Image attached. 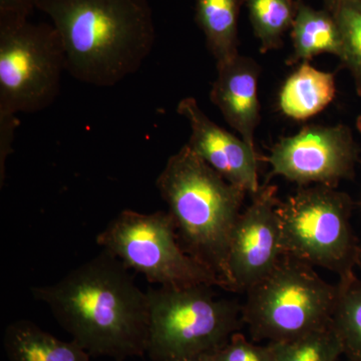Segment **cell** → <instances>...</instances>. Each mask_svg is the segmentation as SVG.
<instances>
[{
  "label": "cell",
  "mask_w": 361,
  "mask_h": 361,
  "mask_svg": "<svg viewBox=\"0 0 361 361\" xmlns=\"http://www.w3.org/2000/svg\"><path fill=\"white\" fill-rule=\"evenodd\" d=\"M130 269L103 250L54 284L30 289L90 356L116 361L146 355L149 303Z\"/></svg>",
  "instance_id": "6da1fadb"
},
{
  "label": "cell",
  "mask_w": 361,
  "mask_h": 361,
  "mask_svg": "<svg viewBox=\"0 0 361 361\" xmlns=\"http://www.w3.org/2000/svg\"><path fill=\"white\" fill-rule=\"evenodd\" d=\"M58 30L66 71L78 82L111 87L134 75L156 42L149 0H39Z\"/></svg>",
  "instance_id": "7a4b0ae2"
},
{
  "label": "cell",
  "mask_w": 361,
  "mask_h": 361,
  "mask_svg": "<svg viewBox=\"0 0 361 361\" xmlns=\"http://www.w3.org/2000/svg\"><path fill=\"white\" fill-rule=\"evenodd\" d=\"M156 187L180 246L215 273L226 289L230 239L247 192L228 182L187 145L168 159Z\"/></svg>",
  "instance_id": "3957f363"
},
{
  "label": "cell",
  "mask_w": 361,
  "mask_h": 361,
  "mask_svg": "<svg viewBox=\"0 0 361 361\" xmlns=\"http://www.w3.org/2000/svg\"><path fill=\"white\" fill-rule=\"evenodd\" d=\"M337 293V284L327 283L313 266L283 255L246 292L242 319L255 341H289L330 326Z\"/></svg>",
  "instance_id": "277c9868"
},
{
  "label": "cell",
  "mask_w": 361,
  "mask_h": 361,
  "mask_svg": "<svg viewBox=\"0 0 361 361\" xmlns=\"http://www.w3.org/2000/svg\"><path fill=\"white\" fill-rule=\"evenodd\" d=\"M210 285L147 290L149 336L146 355L176 361L222 346L241 329L242 307L216 297Z\"/></svg>",
  "instance_id": "5b68a950"
},
{
  "label": "cell",
  "mask_w": 361,
  "mask_h": 361,
  "mask_svg": "<svg viewBox=\"0 0 361 361\" xmlns=\"http://www.w3.org/2000/svg\"><path fill=\"white\" fill-rule=\"evenodd\" d=\"M283 255L331 271L339 279L355 274L360 244L350 224L353 200L336 188L300 187L279 202Z\"/></svg>",
  "instance_id": "8992f818"
},
{
  "label": "cell",
  "mask_w": 361,
  "mask_h": 361,
  "mask_svg": "<svg viewBox=\"0 0 361 361\" xmlns=\"http://www.w3.org/2000/svg\"><path fill=\"white\" fill-rule=\"evenodd\" d=\"M63 71L65 49L51 23L0 21V118L49 108Z\"/></svg>",
  "instance_id": "52a82bcc"
},
{
  "label": "cell",
  "mask_w": 361,
  "mask_h": 361,
  "mask_svg": "<svg viewBox=\"0 0 361 361\" xmlns=\"http://www.w3.org/2000/svg\"><path fill=\"white\" fill-rule=\"evenodd\" d=\"M96 242L126 267L159 287L210 285L223 288L219 277L180 246L168 211L145 214L123 210L97 234Z\"/></svg>",
  "instance_id": "ba28073f"
},
{
  "label": "cell",
  "mask_w": 361,
  "mask_h": 361,
  "mask_svg": "<svg viewBox=\"0 0 361 361\" xmlns=\"http://www.w3.org/2000/svg\"><path fill=\"white\" fill-rule=\"evenodd\" d=\"M360 147L345 125H310L297 134L280 139L265 161L269 178L280 176L298 186L336 188L355 177Z\"/></svg>",
  "instance_id": "9c48e42d"
},
{
  "label": "cell",
  "mask_w": 361,
  "mask_h": 361,
  "mask_svg": "<svg viewBox=\"0 0 361 361\" xmlns=\"http://www.w3.org/2000/svg\"><path fill=\"white\" fill-rule=\"evenodd\" d=\"M276 187H261L233 229L226 289L247 292L276 267L283 256Z\"/></svg>",
  "instance_id": "30bf717a"
},
{
  "label": "cell",
  "mask_w": 361,
  "mask_h": 361,
  "mask_svg": "<svg viewBox=\"0 0 361 361\" xmlns=\"http://www.w3.org/2000/svg\"><path fill=\"white\" fill-rule=\"evenodd\" d=\"M177 113L191 129L187 144L190 149L228 182L247 193L257 194L261 187L256 149L214 123L194 97L183 99L178 104Z\"/></svg>",
  "instance_id": "8fae6325"
},
{
  "label": "cell",
  "mask_w": 361,
  "mask_h": 361,
  "mask_svg": "<svg viewBox=\"0 0 361 361\" xmlns=\"http://www.w3.org/2000/svg\"><path fill=\"white\" fill-rule=\"evenodd\" d=\"M218 75L210 99L219 109L228 125L244 142L255 148L256 128L260 123L258 80L261 68L253 59L238 56L217 66Z\"/></svg>",
  "instance_id": "7c38bea8"
},
{
  "label": "cell",
  "mask_w": 361,
  "mask_h": 361,
  "mask_svg": "<svg viewBox=\"0 0 361 361\" xmlns=\"http://www.w3.org/2000/svg\"><path fill=\"white\" fill-rule=\"evenodd\" d=\"M4 346L9 361H90L77 342L61 341L30 320L9 323Z\"/></svg>",
  "instance_id": "4fadbf2b"
},
{
  "label": "cell",
  "mask_w": 361,
  "mask_h": 361,
  "mask_svg": "<svg viewBox=\"0 0 361 361\" xmlns=\"http://www.w3.org/2000/svg\"><path fill=\"white\" fill-rule=\"evenodd\" d=\"M336 94L334 73L302 63L282 85L279 109L288 118L305 121L322 113Z\"/></svg>",
  "instance_id": "5bb4252c"
},
{
  "label": "cell",
  "mask_w": 361,
  "mask_h": 361,
  "mask_svg": "<svg viewBox=\"0 0 361 361\" xmlns=\"http://www.w3.org/2000/svg\"><path fill=\"white\" fill-rule=\"evenodd\" d=\"M293 54L287 63H308L316 56L330 54L341 59L342 42L338 26L327 9H315L299 1L291 28Z\"/></svg>",
  "instance_id": "9a60e30c"
},
{
  "label": "cell",
  "mask_w": 361,
  "mask_h": 361,
  "mask_svg": "<svg viewBox=\"0 0 361 361\" xmlns=\"http://www.w3.org/2000/svg\"><path fill=\"white\" fill-rule=\"evenodd\" d=\"M245 0H195V20L216 66L238 56V23Z\"/></svg>",
  "instance_id": "2e32d148"
},
{
  "label": "cell",
  "mask_w": 361,
  "mask_h": 361,
  "mask_svg": "<svg viewBox=\"0 0 361 361\" xmlns=\"http://www.w3.org/2000/svg\"><path fill=\"white\" fill-rule=\"evenodd\" d=\"M331 325L348 360L361 361V279L341 278Z\"/></svg>",
  "instance_id": "e0dca14e"
},
{
  "label": "cell",
  "mask_w": 361,
  "mask_h": 361,
  "mask_svg": "<svg viewBox=\"0 0 361 361\" xmlns=\"http://www.w3.org/2000/svg\"><path fill=\"white\" fill-rule=\"evenodd\" d=\"M260 52L281 47L285 32L291 30L299 0H245Z\"/></svg>",
  "instance_id": "ac0fdd59"
},
{
  "label": "cell",
  "mask_w": 361,
  "mask_h": 361,
  "mask_svg": "<svg viewBox=\"0 0 361 361\" xmlns=\"http://www.w3.org/2000/svg\"><path fill=\"white\" fill-rule=\"evenodd\" d=\"M336 20L341 32V61L355 80V90L361 97V1L358 0H322Z\"/></svg>",
  "instance_id": "d6986e66"
},
{
  "label": "cell",
  "mask_w": 361,
  "mask_h": 361,
  "mask_svg": "<svg viewBox=\"0 0 361 361\" xmlns=\"http://www.w3.org/2000/svg\"><path fill=\"white\" fill-rule=\"evenodd\" d=\"M268 343L273 361H338L343 355L332 325L289 341Z\"/></svg>",
  "instance_id": "ffe728a7"
},
{
  "label": "cell",
  "mask_w": 361,
  "mask_h": 361,
  "mask_svg": "<svg viewBox=\"0 0 361 361\" xmlns=\"http://www.w3.org/2000/svg\"><path fill=\"white\" fill-rule=\"evenodd\" d=\"M212 355L214 361H273L269 343L257 345L247 341L239 332L212 351Z\"/></svg>",
  "instance_id": "44dd1931"
},
{
  "label": "cell",
  "mask_w": 361,
  "mask_h": 361,
  "mask_svg": "<svg viewBox=\"0 0 361 361\" xmlns=\"http://www.w3.org/2000/svg\"><path fill=\"white\" fill-rule=\"evenodd\" d=\"M39 0H0V21L27 20Z\"/></svg>",
  "instance_id": "7402d4cb"
},
{
  "label": "cell",
  "mask_w": 361,
  "mask_h": 361,
  "mask_svg": "<svg viewBox=\"0 0 361 361\" xmlns=\"http://www.w3.org/2000/svg\"><path fill=\"white\" fill-rule=\"evenodd\" d=\"M176 361H214L212 351L210 353H201L189 357L180 358L179 360Z\"/></svg>",
  "instance_id": "603a6c76"
},
{
  "label": "cell",
  "mask_w": 361,
  "mask_h": 361,
  "mask_svg": "<svg viewBox=\"0 0 361 361\" xmlns=\"http://www.w3.org/2000/svg\"><path fill=\"white\" fill-rule=\"evenodd\" d=\"M356 267L361 271V244L358 248L357 259H356Z\"/></svg>",
  "instance_id": "cb8c5ba5"
},
{
  "label": "cell",
  "mask_w": 361,
  "mask_h": 361,
  "mask_svg": "<svg viewBox=\"0 0 361 361\" xmlns=\"http://www.w3.org/2000/svg\"><path fill=\"white\" fill-rule=\"evenodd\" d=\"M356 128L361 133V115L358 116L357 120H356Z\"/></svg>",
  "instance_id": "d4e9b609"
},
{
  "label": "cell",
  "mask_w": 361,
  "mask_h": 361,
  "mask_svg": "<svg viewBox=\"0 0 361 361\" xmlns=\"http://www.w3.org/2000/svg\"><path fill=\"white\" fill-rule=\"evenodd\" d=\"M348 361H355V360H348Z\"/></svg>",
  "instance_id": "484cf974"
},
{
  "label": "cell",
  "mask_w": 361,
  "mask_h": 361,
  "mask_svg": "<svg viewBox=\"0 0 361 361\" xmlns=\"http://www.w3.org/2000/svg\"><path fill=\"white\" fill-rule=\"evenodd\" d=\"M358 1H361V0H358Z\"/></svg>",
  "instance_id": "4316f807"
},
{
  "label": "cell",
  "mask_w": 361,
  "mask_h": 361,
  "mask_svg": "<svg viewBox=\"0 0 361 361\" xmlns=\"http://www.w3.org/2000/svg\"><path fill=\"white\" fill-rule=\"evenodd\" d=\"M299 1H301V0H299Z\"/></svg>",
  "instance_id": "83f0119b"
}]
</instances>
